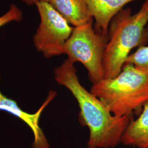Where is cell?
<instances>
[{
  "instance_id": "obj_1",
  "label": "cell",
  "mask_w": 148,
  "mask_h": 148,
  "mask_svg": "<svg viewBox=\"0 0 148 148\" xmlns=\"http://www.w3.org/2000/svg\"><path fill=\"white\" fill-rule=\"evenodd\" d=\"M54 73L57 82L68 88L78 103L79 122L90 131L88 147L111 148L121 143L132 116L113 115L102 101L81 84L77 69L68 59L54 69Z\"/></svg>"
},
{
  "instance_id": "obj_2",
  "label": "cell",
  "mask_w": 148,
  "mask_h": 148,
  "mask_svg": "<svg viewBox=\"0 0 148 148\" xmlns=\"http://www.w3.org/2000/svg\"><path fill=\"white\" fill-rule=\"evenodd\" d=\"M148 0L136 13L132 14L130 8H123L112 19L103 59V79L117 76L133 49L148 43Z\"/></svg>"
},
{
  "instance_id": "obj_3",
  "label": "cell",
  "mask_w": 148,
  "mask_h": 148,
  "mask_svg": "<svg viewBox=\"0 0 148 148\" xmlns=\"http://www.w3.org/2000/svg\"><path fill=\"white\" fill-rule=\"evenodd\" d=\"M90 92L102 101L117 116H132L148 103V75L125 64L121 71L112 79L94 84Z\"/></svg>"
},
{
  "instance_id": "obj_4",
  "label": "cell",
  "mask_w": 148,
  "mask_h": 148,
  "mask_svg": "<svg viewBox=\"0 0 148 148\" xmlns=\"http://www.w3.org/2000/svg\"><path fill=\"white\" fill-rule=\"evenodd\" d=\"M91 21L74 27L66 43L65 54L72 63L79 62L88 71L93 84L103 79V59L108 36L96 32Z\"/></svg>"
},
{
  "instance_id": "obj_5",
  "label": "cell",
  "mask_w": 148,
  "mask_h": 148,
  "mask_svg": "<svg viewBox=\"0 0 148 148\" xmlns=\"http://www.w3.org/2000/svg\"><path fill=\"white\" fill-rule=\"evenodd\" d=\"M40 23L33 37L37 51L47 58L65 54L66 43L74 27L48 2L36 5Z\"/></svg>"
},
{
  "instance_id": "obj_6",
  "label": "cell",
  "mask_w": 148,
  "mask_h": 148,
  "mask_svg": "<svg viewBox=\"0 0 148 148\" xmlns=\"http://www.w3.org/2000/svg\"><path fill=\"white\" fill-rule=\"evenodd\" d=\"M56 95V92L50 90L46 101L39 109L34 114H30L22 110L16 101L3 95L0 90V110L7 112L19 118L30 128L34 136L33 148H49V143L39 123L43 110Z\"/></svg>"
},
{
  "instance_id": "obj_7",
  "label": "cell",
  "mask_w": 148,
  "mask_h": 148,
  "mask_svg": "<svg viewBox=\"0 0 148 148\" xmlns=\"http://www.w3.org/2000/svg\"><path fill=\"white\" fill-rule=\"evenodd\" d=\"M135 0H85L90 14L95 21V31L108 36L112 19L128 3Z\"/></svg>"
},
{
  "instance_id": "obj_8",
  "label": "cell",
  "mask_w": 148,
  "mask_h": 148,
  "mask_svg": "<svg viewBox=\"0 0 148 148\" xmlns=\"http://www.w3.org/2000/svg\"><path fill=\"white\" fill-rule=\"evenodd\" d=\"M49 3L75 27L93 21L85 0H52Z\"/></svg>"
},
{
  "instance_id": "obj_9",
  "label": "cell",
  "mask_w": 148,
  "mask_h": 148,
  "mask_svg": "<svg viewBox=\"0 0 148 148\" xmlns=\"http://www.w3.org/2000/svg\"><path fill=\"white\" fill-rule=\"evenodd\" d=\"M121 143L138 148H148V103L137 119L131 122L123 135Z\"/></svg>"
},
{
  "instance_id": "obj_10",
  "label": "cell",
  "mask_w": 148,
  "mask_h": 148,
  "mask_svg": "<svg viewBox=\"0 0 148 148\" xmlns=\"http://www.w3.org/2000/svg\"><path fill=\"white\" fill-rule=\"evenodd\" d=\"M125 64H131L138 71L148 75V46H142L130 54Z\"/></svg>"
},
{
  "instance_id": "obj_11",
  "label": "cell",
  "mask_w": 148,
  "mask_h": 148,
  "mask_svg": "<svg viewBox=\"0 0 148 148\" xmlns=\"http://www.w3.org/2000/svg\"><path fill=\"white\" fill-rule=\"evenodd\" d=\"M23 18V13L16 5L12 4L9 10L5 14L0 16V27L12 21H21Z\"/></svg>"
},
{
  "instance_id": "obj_12",
  "label": "cell",
  "mask_w": 148,
  "mask_h": 148,
  "mask_svg": "<svg viewBox=\"0 0 148 148\" xmlns=\"http://www.w3.org/2000/svg\"><path fill=\"white\" fill-rule=\"evenodd\" d=\"M23 2H24L27 5H36L39 2H48L50 3L52 0H21Z\"/></svg>"
},
{
  "instance_id": "obj_13",
  "label": "cell",
  "mask_w": 148,
  "mask_h": 148,
  "mask_svg": "<svg viewBox=\"0 0 148 148\" xmlns=\"http://www.w3.org/2000/svg\"><path fill=\"white\" fill-rule=\"evenodd\" d=\"M90 148V147H87V148Z\"/></svg>"
}]
</instances>
